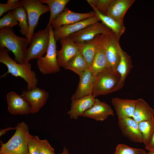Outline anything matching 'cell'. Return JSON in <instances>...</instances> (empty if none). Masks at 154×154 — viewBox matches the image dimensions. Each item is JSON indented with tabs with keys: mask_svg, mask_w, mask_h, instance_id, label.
Instances as JSON below:
<instances>
[{
	"mask_svg": "<svg viewBox=\"0 0 154 154\" xmlns=\"http://www.w3.org/2000/svg\"><path fill=\"white\" fill-rule=\"evenodd\" d=\"M60 154H69V153L68 149L64 147L63 148L62 152Z\"/></svg>",
	"mask_w": 154,
	"mask_h": 154,
	"instance_id": "39",
	"label": "cell"
},
{
	"mask_svg": "<svg viewBox=\"0 0 154 154\" xmlns=\"http://www.w3.org/2000/svg\"><path fill=\"white\" fill-rule=\"evenodd\" d=\"M110 116H114L111 106L105 102L95 98L94 105L84 113L82 116L96 121H103Z\"/></svg>",
	"mask_w": 154,
	"mask_h": 154,
	"instance_id": "15",
	"label": "cell"
},
{
	"mask_svg": "<svg viewBox=\"0 0 154 154\" xmlns=\"http://www.w3.org/2000/svg\"><path fill=\"white\" fill-rule=\"evenodd\" d=\"M19 0H8L7 1V3L9 4H15L17 3L19 1Z\"/></svg>",
	"mask_w": 154,
	"mask_h": 154,
	"instance_id": "38",
	"label": "cell"
},
{
	"mask_svg": "<svg viewBox=\"0 0 154 154\" xmlns=\"http://www.w3.org/2000/svg\"><path fill=\"white\" fill-rule=\"evenodd\" d=\"M42 3L48 5L50 9V15L47 27H48L51 22L62 12L70 0H40Z\"/></svg>",
	"mask_w": 154,
	"mask_h": 154,
	"instance_id": "27",
	"label": "cell"
},
{
	"mask_svg": "<svg viewBox=\"0 0 154 154\" xmlns=\"http://www.w3.org/2000/svg\"><path fill=\"white\" fill-rule=\"evenodd\" d=\"M8 110L14 115H25L30 113L31 107L20 95L11 91L7 95Z\"/></svg>",
	"mask_w": 154,
	"mask_h": 154,
	"instance_id": "16",
	"label": "cell"
},
{
	"mask_svg": "<svg viewBox=\"0 0 154 154\" xmlns=\"http://www.w3.org/2000/svg\"><path fill=\"white\" fill-rule=\"evenodd\" d=\"M49 94L44 90L36 87L29 91L23 90L20 95L29 104L30 113L38 112L46 104Z\"/></svg>",
	"mask_w": 154,
	"mask_h": 154,
	"instance_id": "10",
	"label": "cell"
},
{
	"mask_svg": "<svg viewBox=\"0 0 154 154\" xmlns=\"http://www.w3.org/2000/svg\"><path fill=\"white\" fill-rule=\"evenodd\" d=\"M120 76L111 68L105 69L95 77L91 95L95 98L117 91Z\"/></svg>",
	"mask_w": 154,
	"mask_h": 154,
	"instance_id": "4",
	"label": "cell"
},
{
	"mask_svg": "<svg viewBox=\"0 0 154 154\" xmlns=\"http://www.w3.org/2000/svg\"><path fill=\"white\" fill-rule=\"evenodd\" d=\"M88 68L86 62L79 51L68 61L65 69L73 71L80 76Z\"/></svg>",
	"mask_w": 154,
	"mask_h": 154,
	"instance_id": "26",
	"label": "cell"
},
{
	"mask_svg": "<svg viewBox=\"0 0 154 154\" xmlns=\"http://www.w3.org/2000/svg\"><path fill=\"white\" fill-rule=\"evenodd\" d=\"M146 154H154V152L149 151L148 153H147Z\"/></svg>",
	"mask_w": 154,
	"mask_h": 154,
	"instance_id": "40",
	"label": "cell"
},
{
	"mask_svg": "<svg viewBox=\"0 0 154 154\" xmlns=\"http://www.w3.org/2000/svg\"><path fill=\"white\" fill-rule=\"evenodd\" d=\"M0 62L5 64L7 71L1 78L6 77L10 73L15 77H20L27 84V90L29 91L37 87L38 79L36 74L31 70V64L29 62L19 64L12 59L8 54V50L5 47H0Z\"/></svg>",
	"mask_w": 154,
	"mask_h": 154,
	"instance_id": "1",
	"label": "cell"
},
{
	"mask_svg": "<svg viewBox=\"0 0 154 154\" xmlns=\"http://www.w3.org/2000/svg\"><path fill=\"white\" fill-rule=\"evenodd\" d=\"M145 151L142 149L133 148L123 144H118L116 147L114 154H146Z\"/></svg>",
	"mask_w": 154,
	"mask_h": 154,
	"instance_id": "30",
	"label": "cell"
},
{
	"mask_svg": "<svg viewBox=\"0 0 154 154\" xmlns=\"http://www.w3.org/2000/svg\"><path fill=\"white\" fill-rule=\"evenodd\" d=\"M21 5L19 1L15 4L0 3V17H1L4 13L14 10L21 6Z\"/></svg>",
	"mask_w": 154,
	"mask_h": 154,
	"instance_id": "35",
	"label": "cell"
},
{
	"mask_svg": "<svg viewBox=\"0 0 154 154\" xmlns=\"http://www.w3.org/2000/svg\"><path fill=\"white\" fill-rule=\"evenodd\" d=\"M140 132L143 138L145 145L149 141L154 130V118L138 123Z\"/></svg>",
	"mask_w": 154,
	"mask_h": 154,
	"instance_id": "29",
	"label": "cell"
},
{
	"mask_svg": "<svg viewBox=\"0 0 154 154\" xmlns=\"http://www.w3.org/2000/svg\"><path fill=\"white\" fill-rule=\"evenodd\" d=\"M118 124L122 135L131 141L143 143V137L139 129L138 123L132 118L118 119Z\"/></svg>",
	"mask_w": 154,
	"mask_h": 154,
	"instance_id": "14",
	"label": "cell"
},
{
	"mask_svg": "<svg viewBox=\"0 0 154 154\" xmlns=\"http://www.w3.org/2000/svg\"><path fill=\"white\" fill-rule=\"evenodd\" d=\"M50 42L49 27L40 30L34 33L31 37L30 46L25 55L24 62L32 59H38L46 53Z\"/></svg>",
	"mask_w": 154,
	"mask_h": 154,
	"instance_id": "5",
	"label": "cell"
},
{
	"mask_svg": "<svg viewBox=\"0 0 154 154\" xmlns=\"http://www.w3.org/2000/svg\"><path fill=\"white\" fill-rule=\"evenodd\" d=\"M95 77L89 68L79 76L78 84L75 93L72 96L71 100L91 95Z\"/></svg>",
	"mask_w": 154,
	"mask_h": 154,
	"instance_id": "17",
	"label": "cell"
},
{
	"mask_svg": "<svg viewBox=\"0 0 154 154\" xmlns=\"http://www.w3.org/2000/svg\"><path fill=\"white\" fill-rule=\"evenodd\" d=\"M96 15L94 11L85 13H78L74 12L65 7L51 22L50 25H52L54 30L60 26L77 23L92 17Z\"/></svg>",
	"mask_w": 154,
	"mask_h": 154,
	"instance_id": "11",
	"label": "cell"
},
{
	"mask_svg": "<svg viewBox=\"0 0 154 154\" xmlns=\"http://www.w3.org/2000/svg\"><path fill=\"white\" fill-rule=\"evenodd\" d=\"M100 21L96 14L94 16L73 24L64 25L53 30L54 38L57 42L68 37L71 34L76 32L92 24Z\"/></svg>",
	"mask_w": 154,
	"mask_h": 154,
	"instance_id": "12",
	"label": "cell"
},
{
	"mask_svg": "<svg viewBox=\"0 0 154 154\" xmlns=\"http://www.w3.org/2000/svg\"><path fill=\"white\" fill-rule=\"evenodd\" d=\"M112 103L118 119L132 117L135 110L136 100L112 98Z\"/></svg>",
	"mask_w": 154,
	"mask_h": 154,
	"instance_id": "20",
	"label": "cell"
},
{
	"mask_svg": "<svg viewBox=\"0 0 154 154\" xmlns=\"http://www.w3.org/2000/svg\"><path fill=\"white\" fill-rule=\"evenodd\" d=\"M13 15L19 23L20 32L27 38L28 34L29 23L27 14L25 9L22 6L12 11Z\"/></svg>",
	"mask_w": 154,
	"mask_h": 154,
	"instance_id": "28",
	"label": "cell"
},
{
	"mask_svg": "<svg viewBox=\"0 0 154 154\" xmlns=\"http://www.w3.org/2000/svg\"><path fill=\"white\" fill-rule=\"evenodd\" d=\"M135 0H113L105 15L117 21H123L127 11Z\"/></svg>",
	"mask_w": 154,
	"mask_h": 154,
	"instance_id": "21",
	"label": "cell"
},
{
	"mask_svg": "<svg viewBox=\"0 0 154 154\" xmlns=\"http://www.w3.org/2000/svg\"><path fill=\"white\" fill-rule=\"evenodd\" d=\"M21 5L25 9L28 19L29 30L27 38L29 45L40 16L50 11L47 5H43L39 0L20 1Z\"/></svg>",
	"mask_w": 154,
	"mask_h": 154,
	"instance_id": "7",
	"label": "cell"
},
{
	"mask_svg": "<svg viewBox=\"0 0 154 154\" xmlns=\"http://www.w3.org/2000/svg\"><path fill=\"white\" fill-rule=\"evenodd\" d=\"M101 38L107 59L111 68L116 71L120 59L119 40L112 31L107 33L102 34Z\"/></svg>",
	"mask_w": 154,
	"mask_h": 154,
	"instance_id": "8",
	"label": "cell"
},
{
	"mask_svg": "<svg viewBox=\"0 0 154 154\" xmlns=\"http://www.w3.org/2000/svg\"><path fill=\"white\" fill-rule=\"evenodd\" d=\"M19 23L14 17L12 11H9L0 19V29L9 27L11 29Z\"/></svg>",
	"mask_w": 154,
	"mask_h": 154,
	"instance_id": "31",
	"label": "cell"
},
{
	"mask_svg": "<svg viewBox=\"0 0 154 154\" xmlns=\"http://www.w3.org/2000/svg\"><path fill=\"white\" fill-rule=\"evenodd\" d=\"M16 131L6 143L1 141L0 154H29L28 143L31 136L29 127L22 121L15 127Z\"/></svg>",
	"mask_w": 154,
	"mask_h": 154,
	"instance_id": "2",
	"label": "cell"
},
{
	"mask_svg": "<svg viewBox=\"0 0 154 154\" xmlns=\"http://www.w3.org/2000/svg\"><path fill=\"white\" fill-rule=\"evenodd\" d=\"M113 0H87L88 3L93 5L100 13L106 15L107 10Z\"/></svg>",
	"mask_w": 154,
	"mask_h": 154,
	"instance_id": "32",
	"label": "cell"
},
{
	"mask_svg": "<svg viewBox=\"0 0 154 154\" xmlns=\"http://www.w3.org/2000/svg\"><path fill=\"white\" fill-rule=\"evenodd\" d=\"M40 154H55L54 149L46 139L41 140L38 139Z\"/></svg>",
	"mask_w": 154,
	"mask_h": 154,
	"instance_id": "34",
	"label": "cell"
},
{
	"mask_svg": "<svg viewBox=\"0 0 154 154\" xmlns=\"http://www.w3.org/2000/svg\"><path fill=\"white\" fill-rule=\"evenodd\" d=\"M91 95L72 100L70 108L67 112L70 119H77L82 116L84 113L92 106L95 99Z\"/></svg>",
	"mask_w": 154,
	"mask_h": 154,
	"instance_id": "18",
	"label": "cell"
},
{
	"mask_svg": "<svg viewBox=\"0 0 154 154\" xmlns=\"http://www.w3.org/2000/svg\"><path fill=\"white\" fill-rule=\"evenodd\" d=\"M89 4L98 17L100 21L111 30L119 40L125 29L123 21H116L109 16L102 14L93 5L90 3Z\"/></svg>",
	"mask_w": 154,
	"mask_h": 154,
	"instance_id": "24",
	"label": "cell"
},
{
	"mask_svg": "<svg viewBox=\"0 0 154 154\" xmlns=\"http://www.w3.org/2000/svg\"><path fill=\"white\" fill-rule=\"evenodd\" d=\"M154 110L143 99L136 100L135 110L132 118L139 123L154 118Z\"/></svg>",
	"mask_w": 154,
	"mask_h": 154,
	"instance_id": "25",
	"label": "cell"
},
{
	"mask_svg": "<svg viewBox=\"0 0 154 154\" xmlns=\"http://www.w3.org/2000/svg\"><path fill=\"white\" fill-rule=\"evenodd\" d=\"M39 138L37 136L31 135L28 143L29 154H40Z\"/></svg>",
	"mask_w": 154,
	"mask_h": 154,
	"instance_id": "33",
	"label": "cell"
},
{
	"mask_svg": "<svg viewBox=\"0 0 154 154\" xmlns=\"http://www.w3.org/2000/svg\"><path fill=\"white\" fill-rule=\"evenodd\" d=\"M111 30L102 22H97L70 35L68 37L74 42L81 43L93 39L98 34H105Z\"/></svg>",
	"mask_w": 154,
	"mask_h": 154,
	"instance_id": "9",
	"label": "cell"
},
{
	"mask_svg": "<svg viewBox=\"0 0 154 154\" xmlns=\"http://www.w3.org/2000/svg\"><path fill=\"white\" fill-rule=\"evenodd\" d=\"M119 49L120 59L116 70L120 75V80L117 91L119 90L123 87L127 76L133 67L130 56L122 49L120 46Z\"/></svg>",
	"mask_w": 154,
	"mask_h": 154,
	"instance_id": "23",
	"label": "cell"
},
{
	"mask_svg": "<svg viewBox=\"0 0 154 154\" xmlns=\"http://www.w3.org/2000/svg\"><path fill=\"white\" fill-rule=\"evenodd\" d=\"M29 45L27 38L15 35L9 27L0 30V47H5L15 56L14 60L19 64L24 62L25 55Z\"/></svg>",
	"mask_w": 154,
	"mask_h": 154,
	"instance_id": "3",
	"label": "cell"
},
{
	"mask_svg": "<svg viewBox=\"0 0 154 154\" xmlns=\"http://www.w3.org/2000/svg\"><path fill=\"white\" fill-rule=\"evenodd\" d=\"M50 42L46 54L37 60V66L41 72L44 75L59 72L60 67L58 64L56 55V42L53 36V29L51 24L48 27Z\"/></svg>",
	"mask_w": 154,
	"mask_h": 154,
	"instance_id": "6",
	"label": "cell"
},
{
	"mask_svg": "<svg viewBox=\"0 0 154 154\" xmlns=\"http://www.w3.org/2000/svg\"><path fill=\"white\" fill-rule=\"evenodd\" d=\"M109 68L111 67L105 54L101 34L99 45L89 69L92 74L96 76L105 69Z\"/></svg>",
	"mask_w": 154,
	"mask_h": 154,
	"instance_id": "22",
	"label": "cell"
},
{
	"mask_svg": "<svg viewBox=\"0 0 154 154\" xmlns=\"http://www.w3.org/2000/svg\"><path fill=\"white\" fill-rule=\"evenodd\" d=\"M101 34L97 35L93 39L81 43L75 42L79 52L86 62L89 68L99 45Z\"/></svg>",
	"mask_w": 154,
	"mask_h": 154,
	"instance_id": "19",
	"label": "cell"
},
{
	"mask_svg": "<svg viewBox=\"0 0 154 154\" xmlns=\"http://www.w3.org/2000/svg\"><path fill=\"white\" fill-rule=\"evenodd\" d=\"M60 42L61 48L56 51L57 63L60 67L65 68L68 62L79 50L75 42L69 37L60 40Z\"/></svg>",
	"mask_w": 154,
	"mask_h": 154,
	"instance_id": "13",
	"label": "cell"
},
{
	"mask_svg": "<svg viewBox=\"0 0 154 154\" xmlns=\"http://www.w3.org/2000/svg\"><path fill=\"white\" fill-rule=\"evenodd\" d=\"M145 148L149 151L154 152V130L149 141L145 145Z\"/></svg>",
	"mask_w": 154,
	"mask_h": 154,
	"instance_id": "36",
	"label": "cell"
},
{
	"mask_svg": "<svg viewBox=\"0 0 154 154\" xmlns=\"http://www.w3.org/2000/svg\"><path fill=\"white\" fill-rule=\"evenodd\" d=\"M15 129V127H9L4 129H0V136H1L5 134L6 132L9 130Z\"/></svg>",
	"mask_w": 154,
	"mask_h": 154,
	"instance_id": "37",
	"label": "cell"
}]
</instances>
